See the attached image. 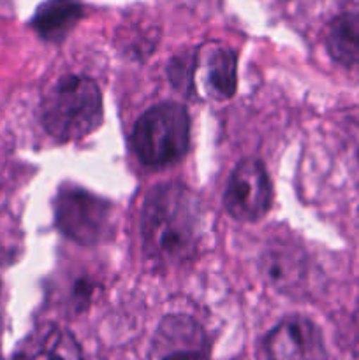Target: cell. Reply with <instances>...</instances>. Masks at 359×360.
Returning a JSON list of instances; mask_svg holds the SVG:
<instances>
[{"instance_id": "obj_3", "label": "cell", "mask_w": 359, "mask_h": 360, "mask_svg": "<svg viewBox=\"0 0 359 360\" xmlns=\"http://www.w3.org/2000/svg\"><path fill=\"white\" fill-rule=\"evenodd\" d=\"M190 143V118L183 105L164 102L148 109L134 127L130 144L144 165L160 167L180 160Z\"/></svg>"}, {"instance_id": "obj_10", "label": "cell", "mask_w": 359, "mask_h": 360, "mask_svg": "<svg viewBox=\"0 0 359 360\" xmlns=\"http://www.w3.org/2000/svg\"><path fill=\"white\" fill-rule=\"evenodd\" d=\"M83 18V4L80 0H46L32 16V28L44 41L60 42L69 35Z\"/></svg>"}, {"instance_id": "obj_5", "label": "cell", "mask_w": 359, "mask_h": 360, "mask_svg": "<svg viewBox=\"0 0 359 360\" xmlns=\"http://www.w3.org/2000/svg\"><path fill=\"white\" fill-rule=\"evenodd\" d=\"M273 200L270 176L256 158L239 162L224 193L227 213L238 221H257L270 211Z\"/></svg>"}, {"instance_id": "obj_11", "label": "cell", "mask_w": 359, "mask_h": 360, "mask_svg": "<svg viewBox=\"0 0 359 360\" xmlns=\"http://www.w3.org/2000/svg\"><path fill=\"white\" fill-rule=\"evenodd\" d=\"M326 46L340 65H359V13H344L327 27Z\"/></svg>"}, {"instance_id": "obj_12", "label": "cell", "mask_w": 359, "mask_h": 360, "mask_svg": "<svg viewBox=\"0 0 359 360\" xmlns=\"http://www.w3.org/2000/svg\"><path fill=\"white\" fill-rule=\"evenodd\" d=\"M266 271L270 280L275 285H294V278L298 276L299 260L296 259L294 253H278L275 252L273 255L266 257Z\"/></svg>"}, {"instance_id": "obj_2", "label": "cell", "mask_w": 359, "mask_h": 360, "mask_svg": "<svg viewBox=\"0 0 359 360\" xmlns=\"http://www.w3.org/2000/svg\"><path fill=\"white\" fill-rule=\"evenodd\" d=\"M102 116V94L87 76L60 77L41 104L42 125L58 141L83 139L99 129Z\"/></svg>"}, {"instance_id": "obj_4", "label": "cell", "mask_w": 359, "mask_h": 360, "mask_svg": "<svg viewBox=\"0 0 359 360\" xmlns=\"http://www.w3.org/2000/svg\"><path fill=\"white\" fill-rule=\"evenodd\" d=\"M55 224L77 245L95 246L109 241L115 232V210L95 193L63 186L55 199Z\"/></svg>"}, {"instance_id": "obj_13", "label": "cell", "mask_w": 359, "mask_h": 360, "mask_svg": "<svg viewBox=\"0 0 359 360\" xmlns=\"http://www.w3.org/2000/svg\"><path fill=\"white\" fill-rule=\"evenodd\" d=\"M358 162H359V148H358Z\"/></svg>"}, {"instance_id": "obj_1", "label": "cell", "mask_w": 359, "mask_h": 360, "mask_svg": "<svg viewBox=\"0 0 359 360\" xmlns=\"http://www.w3.org/2000/svg\"><path fill=\"white\" fill-rule=\"evenodd\" d=\"M203 234V210L196 193L180 183L158 185L141 213L144 252L155 262L178 266L194 257Z\"/></svg>"}, {"instance_id": "obj_9", "label": "cell", "mask_w": 359, "mask_h": 360, "mask_svg": "<svg viewBox=\"0 0 359 360\" xmlns=\"http://www.w3.org/2000/svg\"><path fill=\"white\" fill-rule=\"evenodd\" d=\"M196 65L201 69L204 90L211 98H231L236 91V55L220 44H210L199 53Z\"/></svg>"}, {"instance_id": "obj_6", "label": "cell", "mask_w": 359, "mask_h": 360, "mask_svg": "<svg viewBox=\"0 0 359 360\" xmlns=\"http://www.w3.org/2000/svg\"><path fill=\"white\" fill-rule=\"evenodd\" d=\"M266 360H326L322 333L305 316H289L264 338Z\"/></svg>"}, {"instance_id": "obj_8", "label": "cell", "mask_w": 359, "mask_h": 360, "mask_svg": "<svg viewBox=\"0 0 359 360\" xmlns=\"http://www.w3.org/2000/svg\"><path fill=\"white\" fill-rule=\"evenodd\" d=\"M14 360H83L81 347L69 330L41 326L20 345Z\"/></svg>"}, {"instance_id": "obj_7", "label": "cell", "mask_w": 359, "mask_h": 360, "mask_svg": "<svg viewBox=\"0 0 359 360\" xmlns=\"http://www.w3.org/2000/svg\"><path fill=\"white\" fill-rule=\"evenodd\" d=\"M150 360H210L203 326L187 315L165 316L151 340Z\"/></svg>"}]
</instances>
